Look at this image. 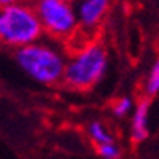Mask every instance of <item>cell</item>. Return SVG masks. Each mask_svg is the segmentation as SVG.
I'll return each instance as SVG.
<instances>
[{
  "instance_id": "5b68a950",
  "label": "cell",
  "mask_w": 159,
  "mask_h": 159,
  "mask_svg": "<svg viewBox=\"0 0 159 159\" xmlns=\"http://www.w3.org/2000/svg\"><path fill=\"white\" fill-rule=\"evenodd\" d=\"M111 7V0H78L75 7L78 26L84 30H94L106 18Z\"/></svg>"
},
{
  "instance_id": "8992f818",
  "label": "cell",
  "mask_w": 159,
  "mask_h": 159,
  "mask_svg": "<svg viewBox=\"0 0 159 159\" xmlns=\"http://www.w3.org/2000/svg\"><path fill=\"white\" fill-rule=\"evenodd\" d=\"M148 122H149V101L141 99L135 106L132 127H130V133H132L133 141L141 143L148 138Z\"/></svg>"
},
{
  "instance_id": "277c9868",
  "label": "cell",
  "mask_w": 159,
  "mask_h": 159,
  "mask_svg": "<svg viewBox=\"0 0 159 159\" xmlns=\"http://www.w3.org/2000/svg\"><path fill=\"white\" fill-rule=\"evenodd\" d=\"M34 10L44 33L57 39H68L78 30V18L70 0H36Z\"/></svg>"
},
{
  "instance_id": "9c48e42d",
  "label": "cell",
  "mask_w": 159,
  "mask_h": 159,
  "mask_svg": "<svg viewBox=\"0 0 159 159\" xmlns=\"http://www.w3.org/2000/svg\"><path fill=\"white\" fill-rule=\"evenodd\" d=\"M98 154L102 159H119L122 156V149L115 141L98 144Z\"/></svg>"
},
{
  "instance_id": "52a82bcc",
  "label": "cell",
  "mask_w": 159,
  "mask_h": 159,
  "mask_svg": "<svg viewBox=\"0 0 159 159\" xmlns=\"http://www.w3.org/2000/svg\"><path fill=\"white\" fill-rule=\"evenodd\" d=\"M88 133L91 136V140L98 144H102V143H109V141H114V136L111 135L109 128H107L102 122H93L88 128Z\"/></svg>"
},
{
  "instance_id": "6da1fadb",
  "label": "cell",
  "mask_w": 159,
  "mask_h": 159,
  "mask_svg": "<svg viewBox=\"0 0 159 159\" xmlns=\"http://www.w3.org/2000/svg\"><path fill=\"white\" fill-rule=\"evenodd\" d=\"M44 34L34 5L15 2L0 7V46L20 49L39 41Z\"/></svg>"
},
{
  "instance_id": "7a4b0ae2",
  "label": "cell",
  "mask_w": 159,
  "mask_h": 159,
  "mask_svg": "<svg viewBox=\"0 0 159 159\" xmlns=\"http://www.w3.org/2000/svg\"><path fill=\"white\" fill-rule=\"evenodd\" d=\"M107 52L99 42H89L80 47L65 60L62 81L71 89H89L104 78L107 71Z\"/></svg>"
},
{
  "instance_id": "7c38bea8",
  "label": "cell",
  "mask_w": 159,
  "mask_h": 159,
  "mask_svg": "<svg viewBox=\"0 0 159 159\" xmlns=\"http://www.w3.org/2000/svg\"><path fill=\"white\" fill-rule=\"evenodd\" d=\"M70 2H78V0H70Z\"/></svg>"
},
{
  "instance_id": "30bf717a",
  "label": "cell",
  "mask_w": 159,
  "mask_h": 159,
  "mask_svg": "<svg viewBox=\"0 0 159 159\" xmlns=\"http://www.w3.org/2000/svg\"><path fill=\"white\" fill-rule=\"evenodd\" d=\"M132 109H133V101H132V98H128V96L117 99L115 104H114V107H112V111H114V114L117 115V117H125L127 114L132 112Z\"/></svg>"
},
{
  "instance_id": "3957f363",
  "label": "cell",
  "mask_w": 159,
  "mask_h": 159,
  "mask_svg": "<svg viewBox=\"0 0 159 159\" xmlns=\"http://www.w3.org/2000/svg\"><path fill=\"white\" fill-rule=\"evenodd\" d=\"M15 59L20 68L28 76L41 84H55L62 81L65 57L52 46L36 41L15 50Z\"/></svg>"
},
{
  "instance_id": "ba28073f",
  "label": "cell",
  "mask_w": 159,
  "mask_h": 159,
  "mask_svg": "<svg viewBox=\"0 0 159 159\" xmlns=\"http://www.w3.org/2000/svg\"><path fill=\"white\" fill-rule=\"evenodd\" d=\"M144 91H146L148 96H154L159 93V59L154 62L153 68H151L149 75L146 78V83H144Z\"/></svg>"
},
{
  "instance_id": "8fae6325",
  "label": "cell",
  "mask_w": 159,
  "mask_h": 159,
  "mask_svg": "<svg viewBox=\"0 0 159 159\" xmlns=\"http://www.w3.org/2000/svg\"><path fill=\"white\" fill-rule=\"evenodd\" d=\"M15 2H20V0H0V7L10 5V3H15Z\"/></svg>"
}]
</instances>
